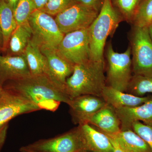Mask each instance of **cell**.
I'll use <instances>...</instances> for the list:
<instances>
[{
    "mask_svg": "<svg viewBox=\"0 0 152 152\" xmlns=\"http://www.w3.org/2000/svg\"><path fill=\"white\" fill-rule=\"evenodd\" d=\"M3 88L25 96L41 110L54 112L61 103L67 104L71 99L46 74L30 76L6 83Z\"/></svg>",
    "mask_w": 152,
    "mask_h": 152,
    "instance_id": "obj_1",
    "label": "cell"
},
{
    "mask_svg": "<svg viewBox=\"0 0 152 152\" xmlns=\"http://www.w3.org/2000/svg\"><path fill=\"white\" fill-rule=\"evenodd\" d=\"M105 70V61L90 60L75 65L72 74L66 82V91L69 97L72 99L85 95L101 97L107 86Z\"/></svg>",
    "mask_w": 152,
    "mask_h": 152,
    "instance_id": "obj_2",
    "label": "cell"
},
{
    "mask_svg": "<svg viewBox=\"0 0 152 152\" xmlns=\"http://www.w3.org/2000/svg\"><path fill=\"white\" fill-rule=\"evenodd\" d=\"M121 17L114 7L111 0H104L99 15L88 28L90 60L104 61L106 41L112 37L121 22Z\"/></svg>",
    "mask_w": 152,
    "mask_h": 152,
    "instance_id": "obj_3",
    "label": "cell"
},
{
    "mask_svg": "<svg viewBox=\"0 0 152 152\" xmlns=\"http://www.w3.org/2000/svg\"><path fill=\"white\" fill-rule=\"evenodd\" d=\"M131 57L130 46L124 53H119L115 51L110 42L106 45L104 58L105 57L107 86L126 92L133 75Z\"/></svg>",
    "mask_w": 152,
    "mask_h": 152,
    "instance_id": "obj_4",
    "label": "cell"
},
{
    "mask_svg": "<svg viewBox=\"0 0 152 152\" xmlns=\"http://www.w3.org/2000/svg\"><path fill=\"white\" fill-rule=\"evenodd\" d=\"M132 27L129 46L133 75L152 76V40L148 28Z\"/></svg>",
    "mask_w": 152,
    "mask_h": 152,
    "instance_id": "obj_5",
    "label": "cell"
},
{
    "mask_svg": "<svg viewBox=\"0 0 152 152\" xmlns=\"http://www.w3.org/2000/svg\"><path fill=\"white\" fill-rule=\"evenodd\" d=\"M28 23L32 32V40L39 48L56 50L64 34L52 16L36 10L30 16Z\"/></svg>",
    "mask_w": 152,
    "mask_h": 152,
    "instance_id": "obj_6",
    "label": "cell"
},
{
    "mask_svg": "<svg viewBox=\"0 0 152 152\" xmlns=\"http://www.w3.org/2000/svg\"><path fill=\"white\" fill-rule=\"evenodd\" d=\"M56 50L61 56L74 65L89 61L88 28L65 34Z\"/></svg>",
    "mask_w": 152,
    "mask_h": 152,
    "instance_id": "obj_7",
    "label": "cell"
},
{
    "mask_svg": "<svg viewBox=\"0 0 152 152\" xmlns=\"http://www.w3.org/2000/svg\"><path fill=\"white\" fill-rule=\"evenodd\" d=\"M26 147L38 152H88L79 126L61 135L39 140Z\"/></svg>",
    "mask_w": 152,
    "mask_h": 152,
    "instance_id": "obj_8",
    "label": "cell"
},
{
    "mask_svg": "<svg viewBox=\"0 0 152 152\" xmlns=\"http://www.w3.org/2000/svg\"><path fill=\"white\" fill-rule=\"evenodd\" d=\"M99 12L87 6L76 3L56 16L55 20L64 34L88 28Z\"/></svg>",
    "mask_w": 152,
    "mask_h": 152,
    "instance_id": "obj_9",
    "label": "cell"
},
{
    "mask_svg": "<svg viewBox=\"0 0 152 152\" xmlns=\"http://www.w3.org/2000/svg\"><path fill=\"white\" fill-rule=\"evenodd\" d=\"M40 110L37 105L25 96L3 88L0 95V126L18 116Z\"/></svg>",
    "mask_w": 152,
    "mask_h": 152,
    "instance_id": "obj_10",
    "label": "cell"
},
{
    "mask_svg": "<svg viewBox=\"0 0 152 152\" xmlns=\"http://www.w3.org/2000/svg\"><path fill=\"white\" fill-rule=\"evenodd\" d=\"M40 48L46 59L47 70L46 75L66 92V80L72 74L75 65L61 56L56 49L45 48Z\"/></svg>",
    "mask_w": 152,
    "mask_h": 152,
    "instance_id": "obj_11",
    "label": "cell"
},
{
    "mask_svg": "<svg viewBox=\"0 0 152 152\" xmlns=\"http://www.w3.org/2000/svg\"><path fill=\"white\" fill-rule=\"evenodd\" d=\"M106 104L102 97L85 95L71 99L68 105L73 121L80 125L87 124L90 117Z\"/></svg>",
    "mask_w": 152,
    "mask_h": 152,
    "instance_id": "obj_12",
    "label": "cell"
},
{
    "mask_svg": "<svg viewBox=\"0 0 152 152\" xmlns=\"http://www.w3.org/2000/svg\"><path fill=\"white\" fill-rule=\"evenodd\" d=\"M31 75L24 53L15 56L0 55V86Z\"/></svg>",
    "mask_w": 152,
    "mask_h": 152,
    "instance_id": "obj_13",
    "label": "cell"
},
{
    "mask_svg": "<svg viewBox=\"0 0 152 152\" xmlns=\"http://www.w3.org/2000/svg\"><path fill=\"white\" fill-rule=\"evenodd\" d=\"M115 110L121 121V130L132 129L133 124L137 122L152 126V95L141 105Z\"/></svg>",
    "mask_w": 152,
    "mask_h": 152,
    "instance_id": "obj_14",
    "label": "cell"
},
{
    "mask_svg": "<svg viewBox=\"0 0 152 152\" xmlns=\"http://www.w3.org/2000/svg\"><path fill=\"white\" fill-rule=\"evenodd\" d=\"M87 124L94 125L109 135L116 134L121 131V124L115 110L106 103L90 117Z\"/></svg>",
    "mask_w": 152,
    "mask_h": 152,
    "instance_id": "obj_15",
    "label": "cell"
},
{
    "mask_svg": "<svg viewBox=\"0 0 152 152\" xmlns=\"http://www.w3.org/2000/svg\"><path fill=\"white\" fill-rule=\"evenodd\" d=\"M87 151L113 152L114 148L106 134L88 124L78 125Z\"/></svg>",
    "mask_w": 152,
    "mask_h": 152,
    "instance_id": "obj_16",
    "label": "cell"
},
{
    "mask_svg": "<svg viewBox=\"0 0 152 152\" xmlns=\"http://www.w3.org/2000/svg\"><path fill=\"white\" fill-rule=\"evenodd\" d=\"M101 97L105 102L115 109L137 107L145 102L151 95L140 97L121 91L108 86L103 90Z\"/></svg>",
    "mask_w": 152,
    "mask_h": 152,
    "instance_id": "obj_17",
    "label": "cell"
},
{
    "mask_svg": "<svg viewBox=\"0 0 152 152\" xmlns=\"http://www.w3.org/2000/svg\"><path fill=\"white\" fill-rule=\"evenodd\" d=\"M107 135L115 139L125 152H152L146 142L133 130H121L116 134Z\"/></svg>",
    "mask_w": 152,
    "mask_h": 152,
    "instance_id": "obj_18",
    "label": "cell"
},
{
    "mask_svg": "<svg viewBox=\"0 0 152 152\" xmlns=\"http://www.w3.org/2000/svg\"><path fill=\"white\" fill-rule=\"evenodd\" d=\"M17 26L13 10L4 0H0V30L2 35L3 50L7 51L11 35Z\"/></svg>",
    "mask_w": 152,
    "mask_h": 152,
    "instance_id": "obj_19",
    "label": "cell"
},
{
    "mask_svg": "<svg viewBox=\"0 0 152 152\" xmlns=\"http://www.w3.org/2000/svg\"><path fill=\"white\" fill-rule=\"evenodd\" d=\"M32 36L31 29L29 23L18 25L12 33L7 50L11 56L23 53L28 43Z\"/></svg>",
    "mask_w": 152,
    "mask_h": 152,
    "instance_id": "obj_20",
    "label": "cell"
},
{
    "mask_svg": "<svg viewBox=\"0 0 152 152\" xmlns=\"http://www.w3.org/2000/svg\"><path fill=\"white\" fill-rule=\"evenodd\" d=\"M24 53L26 56L31 75H37L46 73V59L41 52L39 47L31 39L28 43Z\"/></svg>",
    "mask_w": 152,
    "mask_h": 152,
    "instance_id": "obj_21",
    "label": "cell"
},
{
    "mask_svg": "<svg viewBox=\"0 0 152 152\" xmlns=\"http://www.w3.org/2000/svg\"><path fill=\"white\" fill-rule=\"evenodd\" d=\"M126 93L140 97L144 96L147 94H152V76L133 75Z\"/></svg>",
    "mask_w": 152,
    "mask_h": 152,
    "instance_id": "obj_22",
    "label": "cell"
},
{
    "mask_svg": "<svg viewBox=\"0 0 152 152\" xmlns=\"http://www.w3.org/2000/svg\"><path fill=\"white\" fill-rule=\"evenodd\" d=\"M144 0H111L112 4L124 21L132 23L134 16Z\"/></svg>",
    "mask_w": 152,
    "mask_h": 152,
    "instance_id": "obj_23",
    "label": "cell"
},
{
    "mask_svg": "<svg viewBox=\"0 0 152 152\" xmlns=\"http://www.w3.org/2000/svg\"><path fill=\"white\" fill-rule=\"evenodd\" d=\"M152 24V0H144L137 10L131 24L139 27H148Z\"/></svg>",
    "mask_w": 152,
    "mask_h": 152,
    "instance_id": "obj_24",
    "label": "cell"
},
{
    "mask_svg": "<svg viewBox=\"0 0 152 152\" xmlns=\"http://www.w3.org/2000/svg\"><path fill=\"white\" fill-rule=\"evenodd\" d=\"M36 10L37 8L33 0H19L14 11L18 25L28 23L30 16Z\"/></svg>",
    "mask_w": 152,
    "mask_h": 152,
    "instance_id": "obj_25",
    "label": "cell"
},
{
    "mask_svg": "<svg viewBox=\"0 0 152 152\" xmlns=\"http://www.w3.org/2000/svg\"><path fill=\"white\" fill-rule=\"evenodd\" d=\"M77 3V0H48L40 10L52 16H56Z\"/></svg>",
    "mask_w": 152,
    "mask_h": 152,
    "instance_id": "obj_26",
    "label": "cell"
},
{
    "mask_svg": "<svg viewBox=\"0 0 152 152\" xmlns=\"http://www.w3.org/2000/svg\"><path fill=\"white\" fill-rule=\"evenodd\" d=\"M132 129L146 142L152 152V126L137 122L133 124Z\"/></svg>",
    "mask_w": 152,
    "mask_h": 152,
    "instance_id": "obj_27",
    "label": "cell"
},
{
    "mask_svg": "<svg viewBox=\"0 0 152 152\" xmlns=\"http://www.w3.org/2000/svg\"><path fill=\"white\" fill-rule=\"evenodd\" d=\"M77 3L90 7L99 12L104 0H77Z\"/></svg>",
    "mask_w": 152,
    "mask_h": 152,
    "instance_id": "obj_28",
    "label": "cell"
},
{
    "mask_svg": "<svg viewBox=\"0 0 152 152\" xmlns=\"http://www.w3.org/2000/svg\"><path fill=\"white\" fill-rule=\"evenodd\" d=\"M8 128V124L0 126V151L1 150L5 142Z\"/></svg>",
    "mask_w": 152,
    "mask_h": 152,
    "instance_id": "obj_29",
    "label": "cell"
},
{
    "mask_svg": "<svg viewBox=\"0 0 152 152\" xmlns=\"http://www.w3.org/2000/svg\"><path fill=\"white\" fill-rule=\"evenodd\" d=\"M107 136L109 137V138L110 140V141L111 142L113 147L114 150L113 152H125V151L120 146L119 144L118 143L115 139L113 137H111V136Z\"/></svg>",
    "mask_w": 152,
    "mask_h": 152,
    "instance_id": "obj_30",
    "label": "cell"
},
{
    "mask_svg": "<svg viewBox=\"0 0 152 152\" xmlns=\"http://www.w3.org/2000/svg\"><path fill=\"white\" fill-rule=\"evenodd\" d=\"M37 10H41L46 4L48 0H33Z\"/></svg>",
    "mask_w": 152,
    "mask_h": 152,
    "instance_id": "obj_31",
    "label": "cell"
},
{
    "mask_svg": "<svg viewBox=\"0 0 152 152\" xmlns=\"http://www.w3.org/2000/svg\"><path fill=\"white\" fill-rule=\"evenodd\" d=\"M4 1L10 6L14 11L19 1V0H4Z\"/></svg>",
    "mask_w": 152,
    "mask_h": 152,
    "instance_id": "obj_32",
    "label": "cell"
},
{
    "mask_svg": "<svg viewBox=\"0 0 152 152\" xmlns=\"http://www.w3.org/2000/svg\"><path fill=\"white\" fill-rule=\"evenodd\" d=\"M20 152H38L28 148L26 146L21 147V148H20Z\"/></svg>",
    "mask_w": 152,
    "mask_h": 152,
    "instance_id": "obj_33",
    "label": "cell"
},
{
    "mask_svg": "<svg viewBox=\"0 0 152 152\" xmlns=\"http://www.w3.org/2000/svg\"><path fill=\"white\" fill-rule=\"evenodd\" d=\"M148 28L150 36H151V38L152 40V24L151 25H150Z\"/></svg>",
    "mask_w": 152,
    "mask_h": 152,
    "instance_id": "obj_34",
    "label": "cell"
},
{
    "mask_svg": "<svg viewBox=\"0 0 152 152\" xmlns=\"http://www.w3.org/2000/svg\"><path fill=\"white\" fill-rule=\"evenodd\" d=\"M2 35L1 32L0 30V48H2Z\"/></svg>",
    "mask_w": 152,
    "mask_h": 152,
    "instance_id": "obj_35",
    "label": "cell"
},
{
    "mask_svg": "<svg viewBox=\"0 0 152 152\" xmlns=\"http://www.w3.org/2000/svg\"><path fill=\"white\" fill-rule=\"evenodd\" d=\"M3 91V88H2L0 86V95H1V94L2 92Z\"/></svg>",
    "mask_w": 152,
    "mask_h": 152,
    "instance_id": "obj_36",
    "label": "cell"
}]
</instances>
